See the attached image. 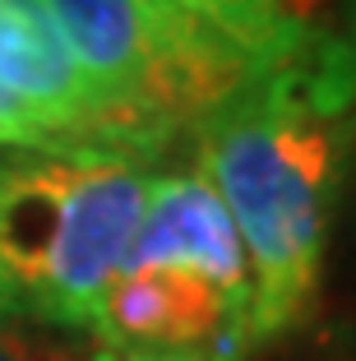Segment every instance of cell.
Masks as SVG:
<instances>
[{
    "label": "cell",
    "instance_id": "1",
    "mask_svg": "<svg viewBox=\"0 0 356 361\" xmlns=\"http://www.w3.org/2000/svg\"><path fill=\"white\" fill-rule=\"evenodd\" d=\"M190 139L250 264V348L278 343L319 297L352 135L314 102L301 56L236 88Z\"/></svg>",
    "mask_w": 356,
    "mask_h": 361
},
{
    "label": "cell",
    "instance_id": "2",
    "mask_svg": "<svg viewBox=\"0 0 356 361\" xmlns=\"http://www.w3.org/2000/svg\"><path fill=\"white\" fill-rule=\"evenodd\" d=\"M157 167L61 149L0 158V324L93 334Z\"/></svg>",
    "mask_w": 356,
    "mask_h": 361
},
{
    "label": "cell",
    "instance_id": "3",
    "mask_svg": "<svg viewBox=\"0 0 356 361\" xmlns=\"http://www.w3.org/2000/svg\"><path fill=\"white\" fill-rule=\"evenodd\" d=\"M74 61L148 162L259 70L171 0H47Z\"/></svg>",
    "mask_w": 356,
    "mask_h": 361
},
{
    "label": "cell",
    "instance_id": "4",
    "mask_svg": "<svg viewBox=\"0 0 356 361\" xmlns=\"http://www.w3.org/2000/svg\"><path fill=\"white\" fill-rule=\"evenodd\" d=\"M93 338L135 352H204L245 361L250 352V287H231L209 269L157 259L121 264L97 306Z\"/></svg>",
    "mask_w": 356,
    "mask_h": 361
},
{
    "label": "cell",
    "instance_id": "5",
    "mask_svg": "<svg viewBox=\"0 0 356 361\" xmlns=\"http://www.w3.org/2000/svg\"><path fill=\"white\" fill-rule=\"evenodd\" d=\"M0 88L42 126L51 153L97 149L157 167L74 61L47 0H0Z\"/></svg>",
    "mask_w": 356,
    "mask_h": 361
},
{
    "label": "cell",
    "instance_id": "6",
    "mask_svg": "<svg viewBox=\"0 0 356 361\" xmlns=\"http://www.w3.org/2000/svg\"><path fill=\"white\" fill-rule=\"evenodd\" d=\"M157 259L195 264L231 287H250L241 236L231 227L222 200L213 195V185L200 176V167L153 176V190H148L144 218L135 227V241L125 250V264H157Z\"/></svg>",
    "mask_w": 356,
    "mask_h": 361
},
{
    "label": "cell",
    "instance_id": "7",
    "mask_svg": "<svg viewBox=\"0 0 356 361\" xmlns=\"http://www.w3.org/2000/svg\"><path fill=\"white\" fill-rule=\"evenodd\" d=\"M195 23L222 37L231 51H241L254 70H283L310 56L319 42L314 5L319 0H171Z\"/></svg>",
    "mask_w": 356,
    "mask_h": 361
},
{
    "label": "cell",
    "instance_id": "8",
    "mask_svg": "<svg viewBox=\"0 0 356 361\" xmlns=\"http://www.w3.org/2000/svg\"><path fill=\"white\" fill-rule=\"evenodd\" d=\"M314 102L356 139V0L343 5L338 32H319L314 51L305 56Z\"/></svg>",
    "mask_w": 356,
    "mask_h": 361
},
{
    "label": "cell",
    "instance_id": "9",
    "mask_svg": "<svg viewBox=\"0 0 356 361\" xmlns=\"http://www.w3.org/2000/svg\"><path fill=\"white\" fill-rule=\"evenodd\" d=\"M0 361H61V352L51 343H42L32 329L0 324Z\"/></svg>",
    "mask_w": 356,
    "mask_h": 361
},
{
    "label": "cell",
    "instance_id": "10",
    "mask_svg": "<svg viewBox=\"0 0 356 361\" xmlns=\"http://www.w3.org/2000/svg\"><path fill=\"white\" fill-rule=\"evenodd\" d=\"M61 361H222L204 352H135V348H97L88 357H61Z\"/></svg>",
    "mask_w": 356,
    "mask_h": 361
}]
</instances>
